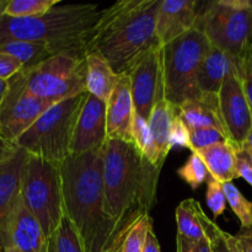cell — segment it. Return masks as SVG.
<instances>
[{
  "mask_svg": "<svg viewBox=\"0 0 252 252\" xmlns=\"http://www.w3.org/2000/svg\"><path fill=\"white\" fill-rule=\"evenodd\" d=\"M238 241L239 251L252 252V230L251 229H241L235 235Z\"/></svg>",
  "mask_w": 252,
  "mask_h": 252,
  "instance_id": "39",
  "label": "cell"
},
{
  "mask_svg": "<svg viewBox=\"0 0 252 252\" xmlns=\"http://www.w3.org/2000/svg\"><path fill=\"white\" fill-rule=\"evenodd\" d=\"M0 252H19L15 250L14 248H6V249H0Z\"/></svg>",
  "mask_w": 252,
  "mask_h": 252,
  "instance_id": "46",
  "label": "cell"
},
{
  "mask_svg": "<svg viewBox=\"0 0 252 252\" xmlns=\"http://www.w3.org/2000/svg\"><path fill=\"white\" fill-rule=\"evenodd\" d=\"M243 147L248 148V149L250 150V152H252V128H251L250 133H249L248 138H246V140H245V143H244Z\"/></svg>",
  "mask_w": 252,
  "mask_h": 252,
  "instance_id": "44",
  "label": "cell"
},
{
  "mask_svg": "<svg viewBox=\"0 0 252 252\" xmlns=\"http://www.w3.org/2000/svg\"><path fill=\"white\" fill-rule=\"evenodd\" d=\"M143 252H161V250H160L159 240H158L157 235H155L154 228H150L149 230H148Z\"/></svg>",
  "mask_w": 252,
  "mask_h": 252,
  "instance_id": "41",
  "label": "cell"
},
{
  "mask_svg": "<svg viewBox=\"0 0 252 252\" xmlns=\"http://www.w3.org/2000/svg\"><path fill=\"white\" fill-rule=\"evenodd\" d=\"M7 88H9V80H0V106H1L5 95H6Z\"/></svg>",
  "mask_w": 252,
  "mask_h": 252,
  "instance_id": "42",
  "label": "cell"
},
{
  "mask_svg": "<svg viewBox=\"0 0 252 252\" xmlns=\"http://www.w3.org/2000/svg\"><path fill=\"white\" fill-rule=\"evenodd\" d=\"M86 90L107 103L118 76L103 57L96 52L86 54Z\"/></svg>",
  "mask_w": 252,
  "mask_h": 252,
  "instance_id": "21",
  "label": "cell"
},
{
  "mask_svg": "<svg viewBox=\"0 0 252 252\" xmlns=\"http://www.w3.org/2000/svg\"><path fill=\"white\" fill-rule=\"evenodd\" d=\"M180 116L189 129L207 127L216 128L228 138L220 112V106H219L218 94L201 93L197 97L185 101L180 106Z\"/></svg>",
  "mask_w": 252,
  "mask_h": 252,
  "instance_id": "18",
  "label": "cell"
},
{
  "mask_svg": "<svg viewBox=\"0 0 252 252\" xmlns=\"http://www.w3.org/2000/svg\"><path fill=\"white\" fill-rule=\"evenodd\" d=\"M16 149L17 147L14 143L6 140L1 134H0V164L4 162L9 157H11Z\"/></svg>",
  "mask_w": 252,
  "mask_h": 252,
  "instance_id": "40",
  "label": "cell"
},
{
  "mask_svg": "<svg viewBox=\"0 0 252 252\" xmlns=\"http://www.w3.org/2000/svg\"><path fill=\"white\" fill-rule=\"evenodd\" d=\"M88 94L86 91L54 103L15 142V145L32 157L61 165L70 155L76 123Z\"/></svg>",
  "mask_w": 252,
  "mask_h": 252,
  "instance_id": "5",
  "label": "cell"
},
{
  "mask_svg": "<svg viewBox=\"0 0 252 252\" xmlns=\"http://www.w3.org/2000/svg\"><path fill=\"white\" fill-rule=\"evenodd\" d=\"M211 48L204 32L196 26L162 47L165 98L174 106L201 94L197 86V73Z\"/></svg>",
  "mask_w": 252,
  "mask_h": 252,
  "instance_id": "6",
  "label": "cell"
},
{
  "mask_svg": "<svg viewBox=\"0 0 252 252\" xmlns=\"http://www.w3.org/2000/svg\"><path fill=\"white\" fill-rule=\"evenodd\" d=\"M51 238L54 239L59 252H86L80 234L66 214H64L58 229Z\"/></svg>",
  "mask_w": 252,
  "mask_h": 252,
  "instance_id": "28",
  "label": "cell"
},
{
  "mask_svg": "<svg viewBox=\"0 0 252 252\" xmlns=\"http://www.w3.org/2000/svg\"><path fill=\"white\" fill-rule=\"evenodd\" d=\"M251 1V4H252V0H250ZM251 58H252V47H251Z\"/></svg>",
  "mask_w": 252,
  "mask_h": 252,
  "instance_id": "47",
  "label": "cell"
},
{
  "mask_svg": "<svg viewBox=\"0 0 252 252\" xmlns=\"http://www.w3.org/2000/svg\"><path fill=\"white\" fill-rule=\"evenodd\" d=\"M236 171L252 187V152L245 147L235 148Z\"/></svg>",
  "mask_w": 252,
  "mask_h": 252,
  "instance_id": "35",
  "label": "cell"
},
{
  "mask_svg": "<svg viewBox=\"0 0 252 252\" xmlns=\"http://www.w3.org/2000/svg\"><path fill=\"white\" fill-rule=\"evenodd\" d=\"M0 52L11 54L12 57L19 59L24 64V69L37 65L57 54L47 44L27 41L5 42L0 44Z\"/></svg>",
  "mask_w": 252,
  "mask_h": 252,
  "instance_id": "24",
  "label": "cell"
},
{
  "mask_svg": "<svg viewBox=\"0 0 252 252\" xmlns=\"http://www.w3.org/2000/svg\"><path fill=\"white\" fill-rule=\"evenodd\" d=\"M133 143L145 159L161 169L158 162V153L150 133L149 123L138 113H134V120H133Z\"/></svg>",
  "mask_w": 252,
  "mask_h": 252,
  "instance_id": "26",
  "label": "cell"
},
{
  "mask_svg": "<svg viewBox=\"0 0 252 252\" xmlns=\"http://www.w3.org/2000/svg\"><path fill=\"white\" fill-rule=\"evenodd\" d=\"M176 252H212L208 239L204 241H191L182 236H176Z\"/></svg>",
  "mask_w": 252,
  "mask_h": 252,
  "instance_id": "38",
  "label": "cell"
},
{
  "mask_svg": "<svg viewBox=\"0 0 252 252\" xmlns=\"http://www.w3.org/2000/svg\"><path fill=\"white\" fill-rule=\"evenodd\" d=\"M101 12L98 4L56 5L39 16L11 17L0 14V44L38 42L57 54L86 57Z\"/></svg>",
  "mask_w": 252,
  "mask_h": 252,
  "instance_id": "4",
  "label": "cell"
},
{
  "mask_svg": "<svg viewBox=\"0 0 252 252\" xmlns=\"http://www.w3.org/2000/svg\"><path fill=\"white\" fill-rule=\"evenodd\" d=\"M25 90L43 100L59 101L86 93L85 57L56 54L19 74Z\"/></svg>",
  "mask_w": 252,
  "mask_h": 252,
  "instance_id": "9",
  "label": "cell"
},
{
  "mask_svg": "<svg viewBox=\"0 0 252 252\" xmlns=\"http://www.w3.org/2000/svg\"><path fill=\"white\" fill-rule=\"evenodd\" d=\"M198 26L212 46L236 61L251 56L252 4L250 0L211 1L201 10Z\"/></svg>",
  "mask_w": 252,
  "mask_h": 252,
  "instance_id": "7",
  "label": "cell"
},
{
  "mask_svg": "<svg viewBox=\"0 0 252 252\" xmlns=\"http://www.w3.org/2000/svg\"><path fill=\"white\" fill-rule=\"evenodd\" d=\"M177 175L192 189H197L209 179V172L206 164L197 153H191L189 160L177 170Z\"/></svg>",
  "mask_w": 252,
  "mask_h": 252,
  "instance_id": "31",
  "label": "cell"
},
{
  "mask_svg": "<svg viewBox=\"0 0 252 252\" xmlns=\"http://www.w3.org/2000/svg\"><path fill=\"white\" fill-rule=\"evenodd\" d=\"M130 79L128 74L118 76L117 84L107 101V138L133 143V120H134Z\"/></svg>",
  "mask_w": 252,
  "mask_h": 252,
  "instance_id": "16",
  "label": "cell"
},
{
  "mask_svg": "<svg viewBox=\"0 0 252 252\" xmlns=\"http://www.w3.org/2000/svg\"><path fill=\"white\" fill-rule=\"evenodd\" d=\"M54 103L57 102L27 93L16 74L9 80L6 95L0 106V134L15 144Z\"/></svg>",
  "mask_w": 252,
  "mask_h": 252,
  "instance_id": "10",
  "label": "cell"
},
{
  "mask_svg": "<svg viewBox=\"0 0 252 252\" xmlns=\"http://www.w3.org/2000/svg\"><path fill=\"white\" fill-rule=\"evenodd\" d=\"M107 103L88 94L79 115L70 147V155L102 149L107 142Z\"/></svg>",
  "mask_w": 252,
  "mask_h": 252,
  "instance_id": "14",
  "label": "cell"
},
{
  "mask_svg": "<svg viewBox=\"0 0 252 252\" xmlns=\"http://www.w3.org/2000/svg\"><path fill=\"white\" fill-rule=\"evenodd\" d=\"M175 106L171 105L164 97L159 98L152 111L149 121L150 133L154 140L155 149L158 153V162L162 167L171 147H170V129H171L172 116H174Z\"/></svg>",
  "mask_w": 252,
  "mask_h": 252,
  "instance_id": "22",
  "label": "cell"
},
{
  "mask_svg": "<svg viewBox=\"0 0 252 252\" xmlns=\"http://www.w3.org/2000/svg\"><path fill=\"white\" fill-rule=\"evenodd\" d=\"M6 248H14L19 252H47L48 248V238L38 220L25 206L22 197L0 234V249Z\"/></svg>",
  "mask_w": 252,
  "mask_h": 252,
  "instance_id": "13",
  "label": "cell"
},
{
  "mask_svg": "<svg viewBox=\"0 0 252 252\" xmlns=\"http://www.w3.org/2000/svg\"><path fill=\"white\" fill-rule=\"evenodd\" d=\"M194 153L202 158L209 172V176L216 181L220 184H228L233 182V180L239 179L236 171L235 147L228 140L217 143Z\"/></svg>",
  "mask_w": 252,
  "mask_h": 252,
  "instance_id": "20",
  "label": "cell"
},
{
  "mask_svg": "<svg viewBox=\"0 0 252 252\" xmlns=\"http://www.w3.org/2000/svg\"><path fill=\"white\" fill-rule=\"evenodd\" d=\"M127 74L135 113L149 121L157 101L165 96L162 47L142 57Z\"/></svg>",
  "mask_w": 252,
  "mask_h": 252,
  "instance_id": "11",
  "label": "cell"
},
{
  "mask_svg": "<svg viewBox=\"0 0 252 252\" xmlns=\"http://www.w3.org/2000/svg\"><path fill=\"white\" fill-rule=\"evenodd\" d=\"M25 206L51 238L65 214L61 165L30 155L21 185Z\"/></svg>",
  "mask_w": 252,
  "mask_h": 252,
  "instance_id": "8",
  "label": "cell"
},
{
  "mask_svg": "<svg viewBox=\"0 0 252 252\" xmlns=\"http://www.w3.org/2000/svg\"><path fill=\"white\" fill-rule=\"evenodd\" d=\"M236 59L211 44L197 73V86L199 91L204 94H218L228 74L236 66Z\"/></svg>",
  "mask_w": 252,
  "mask_h": 252,
  "instance_id": "19",
  "label": "cell"
},
{
  "mask_svg": "<svg viewBox=\"0 0 252 252\" xmlns=\"http://www.w3.org/2000/svg\"><path fill=\"white\" fill-rule=\"evenodd\" d=\"M197 0H162L157 17V36L162 47L184 36L198 22Z\"/></svg>",
  "mask_w": 252,
  "mask_h": 252,
  "instance_id": "15",
  "label": "cell"
},
{
  "mask_svg": "<svg viewBox=\"0 0 252 252\" xmlns=\"http://www.w3.org/2000/svg\"><path fill=\"white\" fill-rule=\"evenodd\" d=\"M24 69V64L5 52H0V80H10Z\"/></svg>",
  "mask_w": 252,
  "mask_h": 252,
  "instance_id": "36",
  "label": "cell"
},
{
  "mask_svg": "<svg viewBox=\"0 0 252 252\" xmlns=\"http://www.w3.org/2000/svg\"><path fill=\"white\" fill-rule=\"evenodd\" d=\"M207 204L216 218L220 217L228 206L223 184L216 181L211 176L207 180Z\"/></svg>",
  "mask_w": 252,
  "mask_h": 252,
  "instance_id": "33",
  "label": "cell"
},
{
  "mask_svg": "<svg viewBox=\"0 0 252 252\" xmlns=\"http://www.w3.org/2000/svg\"><path fill=\"white\" fill-rule=\"evenodd\" d=\"M239 74L243 81L244 91H245L246 98H248L249 106L252 112V58L251 56L246 57L243 61H238Z\"/></svg>",
  "mask_w": 252,
  "mask_h": 252,
  "instance_id": "37",
  "label": "cell"
},
{
  "mask_svg": "<svg viewBox=\"0 0 252 252\" xmlns=\"http://www.w3.org/2000/svg\"><path fill=\"white\" fill-rule=\"evenodd\" d=\"M30 154L17 147L14 154L0 164V234L21 197V185Z\"/></svg>",
  "mask_w": 252,
  "mask_h": 252,
  "instance_id": "17",
  "label": "cell"
},
{
  "mask_svg": "<svg viewBox=\"0 0 252 252\" xmlns=\"http://www.w3.org/2000/svg\"><path fill=\"white\" fill-rule=\"evenodd\" d=\"M160 171L161 169L140 154L134 143L120 139L106 142L103 147L105 213L116 224L118 245L132 224L140 217L150 216L157 199Z\"/></svg>",
  "mask_w": 252,
  "mask_h": 252,
  "instance_id": "1",
  "label": "cell"
},
{
  "mask_svg": "<svg viewBox=\"0 0 252 252\" xmlns=\"http://www.w3.org/2000/svg\"><path fill=\"white\" fill-rule=\"evenodd\" d=\"M170 147L186 148L191 150V142H189V129L180 116V107L175 106L174 116H172L171 129H170Z\"/></svg>",
  "mask_w": 252,
  "mask_h": 252,
  "instance_id": "34",
  "label": "cell"
},
{
  "mask_svg": "<svg viewBox=\"0 0 252 252\" xmlns=\"http://www.w3.org/2000/svg\"><path fill=\"white\" fill-rule=\"evenodd\" d=\"M228 206L240 220L241 229L252 228V202L245 198L233 182L223 184Z\"/></svg>",
  "mask_w": 252,
  "mask_h": 252,
  "instance_id": "30",
  "label": "cell"
},
{
  "mask_svg": "<svg viewBox=\"0 0 252 252\" xmlns=\"http://www.w3.org/2000/svg\"><path fill=\"white\" fill-rule=\"evenodd\" d=\"M199 220L211 245L212 252H240L235 235L221 230L213 220L207 217L202 207L198 209Z\"/></svg>",
  "mask_w": 252,
  "mask_h": 252,
  "instance_id": "25",
  "label": "cell"
},
{
  "mask_svg": "<svg viewBox=\"0 0 252 252\" xmlns=\"http://www.w3.org/2000/svg\"><path fill=\"white\" fill-rule=\"evenodd\" d=\"M47 252H59L58 249H57L56 243H54L53 238L48 239V248H47Z\"/></svg>",
  "mask_w": 252,
  "mask_h": 252,
  "instance_id": "43",
  "label": "cell"
},
{
  "mask_svg": "<svg viewBox=\"0 0 252 252\" xmlns=\"http://www.w3.org/2000/svg\"><path fill=\"white\" fill-rule=\"evenodd\" d=\"M201 207L196 199H185L176 208L177 235L191 241L207 240L206 233L199 220L198 209Z\"/></svg>",
  "mask_w": 252,
  "mask_h": 252,
  "instance_id": "23",
  "label": "cell"
},
{
  "mask_svg": "<svg viewBox=\"0 0 252 252\" xmlns=\"http://www.w3.org/2000/svg\"><path fill=\"white\" fill-rule=\"evenodd\" d=\"M250 229H251V230H252V228H250Z\"/></svg>",
  "mask_w": 252,
  "mask_h": 252,
  "instance_id": "48",
  "label": "cell"
},
{
  "mask_svg": "<svg viewBox=\"0 0 252 252\" xmlns=\"http://www.w3.org/2000/svg\"><path fill=\"white\" fill-rule=\"evenodd\" d=\"M7 0H0V14H2L4 12V7H5V4H6Z\"/></svg>",
  "mask_w": 252,
  "mask_h": 252,
  "instance_id": "45",
  "label": "cell"
},
{
  "mask_svg": "<svg viewBox=\"0 0 252 252\" xmlns=\"http://www.w3.org/2000/svg\"><path fill=\"white\" fill-rule=\"evenodd\" d=\"M153 228L150 216H143L126 231L116 252H143L148 230Z\"/></svg>",
  "mask_w": 252,
  "mask_h": 252,
  "instance_id": "29",
  "label": "cell"
},
{
  "mask_svg": "<svg viewBox=\"0 0 252 252\" xmlns=\"http://www.w3.org/2000/svg\"><path fill=\"white\" fill-rule=\"evenodd\" d=\"M218 97L229 142L235 148L243 147L252 128V112L244 91L238 63L224 80Z\"/></svg>",
  "mask_w": 252,
  "mask_h": 252,
  "instance_id": "12",
  "label": "cell"
},
{
  "mask_svg": "<svg viewBox=\"0 0 252 252\" xmlns=\"http://www.w3.org/2000/svg\"><path fill=\"white\" fill-rule=\"evenodd\" d=\"M59 4V0H7L2 15L11 17L39 16Z\"/></svg>",
  "mask_w": 252,
  "mask_h": 252,
  "instance_id": "27",
  "label": "cell"
},
{
  "mask_svg": "<svg viewBox=\"0 0 252 252\" xmlns=\"http://www.w3.org/2000/svg\"><path fill=\"white\" fill-rule=\"evenodd\" d=\"M64 211L79 231L86 252H115L116 224L105 213L103 148L69 155L61 164Z\"/></svg>",
  "mask_w": 252,
  "mask_h": 252,
  "instance_id": "2",
  "label": "cell"
},
{
  "mask_svg": "<svg viewBox=\"0 0 252 252\" xmlns=\"http://www.w3.org/2000/svg\"><path fill=\"white\" fill-rule=\"evenodd\" d=\"M229 139L224 133L216 128H196V129H189V142H191V152H198V150L208 148L217 143L225 142Z\"/></svg>",
  "mask_w": 252,
  "mask_h": 252,
  "instance_id": "32",
  "label": "cell"
},
{
  "mask_svg": "<svg viewBox=\"0 0 252 252\" xmlns=\"http://www.w3.org/2000/svg\"><path fill=\"white\" fill-rule=\"evenodd\" d=\"M161 1L121 0L103 9L88 53L103 57L117 75L127 74L142 57L162 47L157 36Z\"/></svg>",
  "mask_w": 252,
  "mask_h": 252,
  "instance_id": "3",
  "label": "cell"
}]
</instances>
